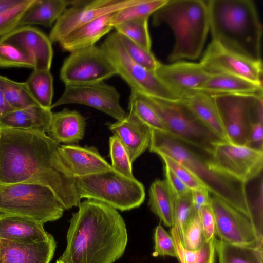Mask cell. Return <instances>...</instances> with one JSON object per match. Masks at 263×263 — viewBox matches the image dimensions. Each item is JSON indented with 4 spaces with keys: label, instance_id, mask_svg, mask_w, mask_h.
I'll return each mask as SVG.
<instances>
[{
    "label": "cell",
    "instance_id": "obj_13",
    "mask_svg": "<svg viewBox=\"0 0 263 263\" xmlns=\"http://www.w3.org/2000/svg\"><path fill=\"white\" fill-rule=\"evenodd\" d=\"M141 0H74L55 22L49 37L59 43L81 26L103 15L139 3Z\"/></svg>",
    "mask_w": 263,
    "mask_h": 263
},
{
    "label": "cell",
    "instance_id": "obj_22",
    "mask_svg": "<svg viewBox=\"0 0 263 263\" xmlns=\"http://www.w3.org/2000/svg\"><path fill=\"white\" fill-rule=\"evenodd\" d=\"M86 125L85 118L80 112L64 108L52 112L49 136L59 145L76 144L84 138Z\"/></svg>",
    "mask_w": 263,
    "mask_h": 263
},
{
    "label": "cell",
    "instance_id": "obj_41",
    "mask_svg": "<svg viewBox=\"0 0 263 263\" xmlns=\"http://www.w3.org/2000/svg\"><path fill=\"white\" fill-rule=\"evenodd\" d=\"M195 214L191 190L183 195L175 198L174 222L172 227L176 229L180 239L185 224Z\"/></svg>",
    "mask_w": 263,
    "mask_h": 263
},
{
    "label": "cell",
    "instance_id": "obj_14",
    "mask_svg": "<svg viewBox=\"0 0 263 263\" xmlns=\"http://www.w3.org/2000/svg\"><path fill=\"white\" fill-rule=\"evenodd\" d=\"M120 93L113 86L103 82L83 85L65 86L61 96L51 106L78 104L95 108L117 121L125 119L127 114L120 104Z\"/></svg>",
    "mask_w": 263,
    "mask_h": 263
},
{
    "label": "cell",
    "instance_id": "obj_30",
    "mask_svg": "<svg viewBox=\"0 0 263 263\" xmlns=\"http://www.w3.org/2000/svg\"><path fill=\"white\" fill-rule=\"evenodd\" d=\"M263 246H246L216 239L219 263H263Z\"/></svg>",
    "mask_w": 263,
    "mask_h": 263
},
{
    "label": "cell",
    "instance_id": "obj_51",
    "mask_svg": "<svg viewBox=\"0 0 263 263\" xmlns=\"http://www.w3.org/2000/svg\"><path fill=\"white\" fill-rule=\"evenodd\" d=\"M56 263H62V262H61V261H59V260H57V262H56Z\"/></svg>",
    "mask_w": 263,
    "mask_h": 263
},
{
    "label": "cell",
    "instance_id": "obj_42",
    "mask_svg": "<svg viewBox=\"0 0 263 263\" xmlns=\"http://www.w3.org/2000/svg\"><path fill=\"white\" fill-rule=\"evenodd\" d=\"M158 155L161 158L164 165L171 170L191 190L202 187H205L199 179L187 167L165 154H159Z\"/></svg>",
    "mask_w": 263,
    "mask_h": 263
},
{
    "label": "cell",
    "instance_id": "obj_11",
    "mask_svg": "<svg viewBox=\"0 0 263 263\" xmlns=\"http://www.w3.org/2000/svg\"><path fill=\"white\" fill-rule=\"evenodd\" d=\"M208 165L212 171L247 184L262 172L263 151L219 140L213 143Z\"/></svg>",
    "mask_w": 263,
    "mask_h": 263
},
{
    "label": "cell",
    "instance_id": "obj_26",
    "mask_svg": "<svg viewBox=\"0 0 263 263\" xmlns=\"http://www.w3.org/2000/svg\"><path fill=\"white\" fill-rule=\"evenodd\" d=\"M52 112L41 106L13 110L0 119V127L45 133L49 132Z\"/></svg>",
    "mask_w": 263,
    "mask_h": 263
},
{
    "label": "cell",
    "instance_id": "obj_17",
    "mask_svg": "<svg viewBox=\"0 0 263 263\" xmlns=\"http://www.w3.org/2000/svg\"><path fill=\"white\" fill-rule=\"evenodd\" d=\"M154 72L178 99L197 91L210 75L199 63L180 61L169 64L160 62Z\"/></svg>",
    "mask_w": 263,
    "mask_h": 263
},
{
    "label": "cell",
    "instance_id": "obj_12",
    "mask_svg": "<svg viewBox=\"0 0 263 263\" xmlns=\"http://www.w3.org/2000/svg\"><path fill=\"white\" fill-rule=\"evenodd\" d=\"M117 74L105 51L93 45L71 52L63 62L60 78L65 86L83 85L102 82Z\"/></svg>",
    "mask_w": 263,
    "mask_h": 263
},
{
    "label": "cell",
    "instance_id": "obj_2",
    "mask_svg": "<svg viewBox=\"0 0 263 263\" xmlns=\"http://www.w3.org/2000/svg\"><path fill=\"white\" fill-rule=\"evenodd\" d=\"M70 220L67 245L59 258L62 263H114L127 243L125 222L115 209L86 199Z\"/></svg>",
    "mask_w": 263,
    "mask_h": 263
},
{
    "label": "cell",
    "instance_id": "obj_25",
    "mask_svg": "<svg viewBox=\"0 0 263 263\" xmlns=\"http://www.w3.org/2000/svg\"><path fill=\"white\" fill-rule=\"evenodd\" d=\"M115 12L103 15L81 26L58 43L64 50L70 53L95 45L96 42L114 28L111 24V19Z\"/></svg>",
    "mask_w": 263,
    "mask_h": 263
},
{
    "label": "cell",
    "instance_id": "obj_36",
    "mask_svg": "<svg viewBox=\"0 0 263 263\" xmlns=\"http://www.w3.org/2000/svg\"><path fill=\"white\" fill-rule=\"evenodd\" d=\"M167 0H141L139 3L115 12L111 19L114 26L122 22L141 18H149Z\"/></svg>",
    "mask_w": 263,
    "mask_h": 263
},
{
    "label": "cell",
    "instance_id": "obj_10",
    "mask_svg": "<svg viewBox=\"0 0 263 263\" xmlns=\"http://www.w3.org/2000/svg\"><path fill=\"white\" fill-rule=\"evenodd\" d=\"M101 47L114 65L117 75L125 81L132 91L167 100L179 99L163 84L154 72L138 65L129 57L116 32L109 34Z\"/></svg>",
    "mask_w": 263,
    "mask_h": 263
},
{
    "label": "cell",
    "instance_id": "obj_44",
    "mask_svg": "<svg viewBox=\"0 0 263 263\" xmlns=\"http://www.w3.org/2000/svg\"><path fill=\"white\" fill-rule=\"evenodd\" d=\"M154 251L153 256H170L177 257L174 240L171 235L160 225H158L154 233Z\"/></svg>",
    "mask_w": 263,
    "mask_h": 263
},
{
    "label": "cell",
    "instance_id": "obj_33",
    "mask_svg": "<svg viewBox=\"0 0 263 263\" xmlns=\"http://www.w3.org/2000/svg\"><path fill=\"white\" fill-rule=\"evenodd\" d=\"M171 235L175 245L177 258L180 263H214L216 238L205 241L198 250L191 251L183 247L178 234L173 227L171 229Z\"/></svg>",
    "mask_w": 263,
    "mask_h": 263
},
{
    "label": "cell",
    "instance_id": "obj_28",
    "mask_svg": "<svg viewBox=\"0 0 263 263\" xmlns=\"http://www.w3.org/2000/svg\"><path fill=\"white\" fill-rule=\"evenodd\" d=\"M74 0H34L21 17L18 27L37 24L51 27Z\"/></svg>",
    "mask_w": 263,
    "mask_h": 263
},
{
    "label": "cell",
    "instance_id": "obj_40",
    "mask_svg": "<svg viewBox=\"0 0 263 263\" xmlns=\"http://www.w3.org/2000/svg\"><path fill=\"white\" fill-rule=\"evenodd\" d=\"M119 35L129 57L138 65L154 72L160 62L156 59L152 52L145 50L127 37L120 34Z\"/></svg>",
    "mask_w": 263,
    "mask_h": 263
},
{
    "label": "cell",
    "instance_id": "obj_34",
    "mask_svg": "<svg viewBox=\"0 0 263 263\" xmlns=\"http://www.w3.org/2000/svg\"><path fill=\"white\" fill-rule=\"evenodd\" d=\"M128 109L151 129L166 133L165 125L152 106L138 92L130 91Z\"/></svg>",
    "mask_w": 263,
    "mask_h": 263
},
{
    "label": "cell",
    "instance_id": "obj_7",
    "mask_svg": "<svg viewBox=\"0 0 263 263\" xmlns=\"http://www.w3.org/2000/svg\"><path fill=\"white\" fill-rule=\"evenodd\" d=\"M65 209L49 187L36 183L0 184V216L17 215L43 224L60 218Z\"/></svg>",
    "mask_w": 263,
    "mask_h": 263
},
{
    "label": "cell",
    "instance_id": "obj_39",
    "mask_svg": "<svg viewBox=\"0 0 263 263\" xmlns=\"http://www.w3.org/2000/svg\"><path fill=\"white\" fill-rule=\"evenodd\" d=\"M181 241L183 247L191 251L201 247L205 239L199 214H195L189 220L183 230Z\"/></svg>",
    "mask_w": 263,
    "mask_h": 263
},
{
    "label": "cell",
    "instance_id": "obj_50",
    "mask_svg": "<svg viewBox=\"0 0 263 263\" xmlns=\"http://www.w3.org/2000/svg\"><path fill=\"white\" fill-rule=\"evenodd\" d=\"M13 110L6 102L0 88V119L8 112Z\"/></svg>",
    "mask_w": 263,
    "mask_h": 263
},
{
    "label": "cell",
    "instance_id": "obj_18",
    "mask_svg": "<svg viewBox=\"0 0 263 263\" xmlns=\"http://www.w3.org/2000/svg\"><path fill=\"white\" fill-rule=\"evenodd\" d=\"M0 40L22 48L34 61L35 69L50 70L53 55L52 42L38 28L30 25L19 26L1 37Z\"/></svg>",
    "mask_w": 263,
    "mask_h": 263
},
{
    "label": "cell",
    "instance_id": "obj_3",
    "mask_svg": "<svg viewBox=\"0 0 263 263\" xmlns=\"http://www.w3.org/2000/svg\"><path fill=\"white\" fill-rule=\"evenodd\" d=\"M151 152L165 154L189 169L212 195L216 196L242 213L256 231L263 227L262 211L251 201L246 184L211 170L209 155L178 140L166 133L151 129Z\"/></svg>",
    "mask_w": 263,
    "mask_h": 263
},
{
    "label": "cell",
    "instance_id": "obj_24",
    "mask_svg": "<svg viewBox=\"0 0 263 263\" xmlns=\"http://www.w3.org/2000/svg\"><path fill=\"white\" fill-rule=\"evenodd\" d=\"M43 223L30 218L17 215L0 216V239L38 242L48 239L51 234Z\"/></svg>",
    "mask_w": 263,
    "mask_h": 263
},
{
    "label": "cell",
    "instance_id": "obj_49",
    "mask_svg": "<svg viewBox=\"0 0 263 263\" xmlns=\"http://www.w3.org/2000/svg\"><path fill=\"white\" fill-rule=\"evenodd\" d=\"M24 0H0V14L21 4Z\"/></svg>",
    "mask_w": 263,
    "mask_h": 263
},
{
    "label": "cell",
    "instance_id": "obj_16",
    "mask_svg": "<svg viewBox=\"0 0 263 263\" xmlns=\"http://www.w3.org/2000/svg\"><path fill=\"white\" fill-rule=\"evenodd\" d=\"M199 63L209 74H230L262 84V61H254L231 52L213 40Z\"/></svg>",
    "mask_w": 263,
    "mask_h": 263
},
{
    "label": "cell",
    "instance_id": "obj_9",
    "mask_svg": "<svg viewBox=\"0 0 263 263\" xmlns=\"http://www.w3.org/2000/svg\"><path fill=\"white\" fill-rule=\"evenodd\" d=\"M227 141L247 145L252 125L263 122L262 95L247 93L212 95Z\"/></svg>",
    "mask_w": 263,
    "mask_h": 263
},
{
    "label": "cell",
    "instance_id": "obj_43",
    "mask_svg": "<svg viewBox=\"0 0 263 263\" xmlns=\"http://www.w3.org/2000/svg\"><path fill=\"white\" fill-rule=\"evenodd\" d=\"M34 0H24L15 8L0 14V37L10 33L18 27L22 16Z\"/></svg>",
    "mask_w": 263,
    "mask_h": 263
},
{
    "label": "cell",
    "instance_id": "obj_6",
    "mask_svg": "<svg viewBox=\"0 0 263 263\" xmlns=\"http://www.w3.org/2000/svg\"><path fill=\"white\" fill-rule=\"evenodd\" d=\"M74 183L81 199L93 200L121 211L139 207L145 198L143 184L113 169L95 174L76 177Z\"/></svg>",
    "mask_w": 263,
    "mask_h": 263
},
{
    "label": "cell",
    "instance_id": "obj_38",
    "mask_svg": "<svg viewBox=\"0 0 263 263\" xmlns=\"http://www.w3.org/2000/svg\"><path fill=\"white\" fill-rule=\"evenodd\" d=\"M109 145L112 169L126 177L134 178L128 153L119 138L115 135L110 136Z\"/></svg>",
    "mask_w": 263,
    "mask_h": 263
},
{
    "label": "cell",
    "instance_id": "obj_15",
    "mask_svg": "<svg viewBox=\"0 0 263 263\" xmlns=\"http://www.w3.org/2000/svg\"><path fill=\"white\" fill-rule=\"evenodd\" d=\"M211 206L216 225V235L223 241L246 246H263L251 220L220 198L211 196Z\"/></svg>",
    "mask_w": 263,
    "mask_h": 263
},
{
    "label": "cell",
    "instance_id": "obj_47",
    "mask_svg": "<svg viewBox=\"0 0 263 263\" xmlns=\"http://www.w3.org/2000/svg\"><path fill=\"white\" fill-rule=\"evenodd\" d=\"M191 194L195 214H199L203 207L211 204L210 192L206 187L192 190Z\"/></svg>",
    "mask_w": 263,
    "mask_h": 263
},
{
    "label": "cell",
    "instance_id": "obj_19",
    "mask_svg": "<svg viewBox=\"0 0 263 263\" xmlns=\"http://www.w3.org/2000/svg\"><path fill=\"white\" fill-rule=\"evenodd\" d=\"M55 248L52 235L38 242L0 239V263H49Z\"/></svg>",
    "mask_w": 263,
    "mask_h": 263
},
{
    "label": "cell",
    "instance_id": "obj_32",
    "mask_svg": "<svg viewBox=\"0 0 263 263\" xmlns=\"http://www.w3.org/2000/svg\"><path fill=\"white\" fill-rule=\"evenodd\" d=\"M26 83L38 104L43 108L51 109L53 78L50 70H33Z\"/></svg>",
    "mask_w": 263,
    "mask_h": 263
},
{
    "label": "cell",
    "instance_id": "obj_31",
    "mask_svg": "<svg viewBox=\"0 0 263 263\" xmlns=\"http://www.w3.org/2000/svg\"><path fill=\"white\" fill-rule=\"evenodd\" d=\"M0 88L9 105L13 110L40 106L26 83L18 82L0 75Z\"/></svg>",
    "mask_w": 263,
    "mask_h": 263
},
{
    "label": "cell",
    "instance_id": "obj_1",
    "mask_svg": "<svg viewBox=\"0 0 263 263\" xmlns=\"http://www.w3.org/2000/svg\"><path fill=\"white\" fill-rule=\"evenodd\" d=\"M59 145L45 133L0 127V184L36 183L50 188L65 210L80 198Z\"/></svg>",
    "mask_w": 263,
    "mask_h": 263
},
{
    "label": "cell",
    "instance_id": "obj_4",
    "mask_svg": "<svg viewBox=\"0 0 263 263\" xmlns=\"http://www.w3.org/2000/svg\"><path fill=\"white\" fill-rule=\"evenodd\" d=\"M212 40L225 49L260 62L262 27L250 0L206 1Z\"/></svg>",
    "mask_w": 263,
    "mask_h": 263
},
{
    "label": "cell",
    "instance_id": "obj_29",
    "mask_svg": "<svg viewBox=\"0 0 263 263\" xmlns=\"http://www.w3.org/2000/svg\"><path fill=\"white\" fill-rule=\"evenodd\" d=\"M148 205L151 211L167 227L174 222L175 198L165 180H156L149 190Z\"/></svg>",
    "mask_w": 263,
    "mask_h": 263
},
{
    "label": "cell",
    "instance_id": "obj_27",
    "mask_svg": "<svg viewBox=\"0 0 263 263\" xmlns=\"http://www.w3.org/2000/svg\"><path fill=\"white\" fill-rule=\"evenodd\" d=\"M262 84L237 76L226 73L210 74L197 91L210 95L247 93L263 95Z\"/></svg>",
    "mask_w": 263,
    "mask_h": 263
},
{
    "label": "cell",
    "instance_id": "obj_37",
    "mask_svg": "<svg viewBox=\"0 0 263 263\" xmlns=\"http://www.w3.org/2000/svg\"><path fill=\"white\" fill-rule=\"evenodd\" d=\"M0 67H24L35 69L34 61L22 48L0 40Z\"/></svg>",
    "mask_w": 263,
    "mask_h": 263
},
{
    "label": "cell",
    "instance_id": "obj_8",
    "mask_svg": "<svg viewBox=\"0 0 263 263\" xmlns=\"http://www.w3.org/2000/svg\"><path fill=\"white\" fill-rule=\"evenodd\" d=\"M141 95L161 118L167 133L173 137L209 155L213 143L220 140L201 123L180 99L172 100Z\"/></svg>",
    "mask_w": 263,
    "mask_h": 263
},
{
    "label": "cell",
    "instance_id": "obj_46",
    "mask_svg": "<svg viewBox=\"0 0 263 263\" xmlns=\"http://www.w3.org/2000/svg\"><path fill=\"white\" fill-rule=\"evenodd\" d=\"M165 181L174 198L183 195L191 190L168 167L164 166Z\"/></svg>",
    "mask_w": 263,
    "mask_h": 263
},
{
    "label": "cell",
    "instance_id": "obj_35",
    "mask_svg": "<svg viewBox=\"0 0 263 263\" xmlns=\"http://www.w3.org/2000/svg\"><path fill=\"white\" fill-rule=\"evenodd\" d=\"M148 18L126 21L114 26L116 32L151 51L152 42L148 27Z\"/></svg>",
    "mask_w": 263,
    "mask_h": 263
},
{
    "label": "cell",
    "instance_id": "obj_20",
    "mask_svg": "<svg viewBox=\"0 0 263 263\" xmlns=\"http://www.w3.org/2000/svg\"><path fill=\"white\" fill-rule=\"evenodd\" d=\"M59 156L74 177L95 174L112 169L95 146L61 145Z\"/></svg>",
    "mask_w": 263,
    "mask_h": 263
},
{
    "label": "cell",
    "instance_id": "obj_48",
    "mask_svg": "<svg viewBox=\"0 0 263 263\" xmlns=\"http://www.w3.org/2000/svg\"><path fill=\"white\" fill-rule=\"evenodd\" d=\"M263 122L257 121L252 125L247 146L254 149L263 150Z\"/></svg>",
    "mask_w": 263,
    "mask_h": 263
},
{
    "label": "cell",
    "instance_id": "obj_21",
    "mask_svg": "<svg viewBox=\"0 0 263 263\" xmlns=\"http://www.w3.org/2000/svg\"><path fill=\"white\" fill-rule=\"evenodd\" d=\"M107 125L126 147L132 163L149 147L151 129L133 114Z\"/></svg>",
    "mask_w": 263,
    "mask_h": 263
},
{
    "label": "cell",
    "instance_id": "obj_5",
    "mask_svg": "<svg viewBox=\"0 0 263 263\" xmlns=\"http://www.w3.org/2000/svg\"><path fill=\"white\" fill-rule=\"evenodd\" d=\"M152 15L154 26L167 24L174 32L175 42L169 62L199 57L210 29L206 1L167 0Z\"/></svg>",
    "mask_w": 263,
    "mask_h": 263
},
{
    "label": "cell",
    "instance_id": "obj_23",
    "mask_svg": "<svg viewBox=\"0 0 263 263\" xmlns=\"http://www.w3.org/2000/svg\"><path fill=\"white\" fill-rule=\"evenodd\" d=\"M180 100L212 134L220 140L227 141L224 129L212 95L196 91Z\"/></svg>",
    "mask_w": 263,
    "mask_h": 263
},
{
    "label": "cell",
    "instance_id": "obj_45",
    "mask_svg": "<svg viewBox=\"0 0 263 263\" xmlns=\"http://www.w3.org/2000/svg\"><path fill=\"white\" fill-rule=\"evenodd\" d=\"M205 241L215 238V220L211 204L203 207L199 212Z\"/></svg>",
    "mask_w": 263,
    "mask_h": 263
}]
</instances>
